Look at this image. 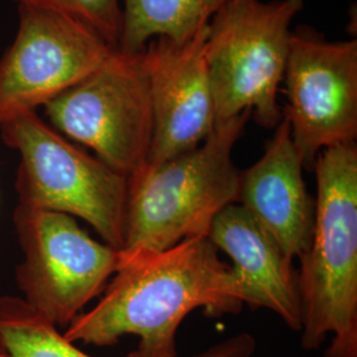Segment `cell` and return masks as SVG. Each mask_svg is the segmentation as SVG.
<instances>
[{"label": "cell", "mask_w": 357, "mask_h": 357, "mask_svg": "<svg viewBox=\"0 0 357 357\" xmlns=\"http://www.w3.org/2000/svg\"><path fill=\"white\" fill-rule=\"evenodd\" d=\"M209 237H195L121 265L101 301L64 332L72 343L109 347L139 337L128 357H178L176 333L197 308L208 318L240 312L237 282Z\"/></svg>", "instance_id": "6da1fadb"}, {"label": "cell", "mask_w": 357, "mask_h": 357, "mask_svg": "<svg viewBox=\"0 0 357 357\" xmlns=\"http://www.w3.org/2000/svg\"><path fill=\"white\" fill-rule=\"evenodd\" d=\"M250 115L246 110L217 125L196 149L128 178L118 268L184 240L208 237L217 215L238 203L241 172L231 155Z\"/></svg>", "instance_id": "7a4b0ae2"}, {"label": "cell", "mask_w": 357, "mask_h": 357, "mask_svg": "<svg viewBox=\"0 0 357 357\" xmlns=\"http://www.w3.org/2000/svg\"><path fill=\"white\" fill-rule=\"evenodd\" d=\"M315 224L298 275L301 344L314 351L332 335L326 357H357V146L319 153Z\"/></svg>", "instance_id": "3957f363"}, {"label": "cell", "mask_w": 357, "mask_h": 357, "mask_svg": "<svg viewBox=\"0 0 357 357\" xmlns=\"http://www.w3.org/2000/svg\"><path fill=\"white\" fill-rule=\"evenodd\" d=\"M1 139L19 156V204L82 218L103 243L121 249L125 241L128 178L100 158L78 149L28 112L0 128Z\"/></svg>", "instance_id": "277c9868"}, {"label": "cell", "mask_w": 357, "mask_h": 357, "mask_svg": "<svg viewBox=\"0 0 357 357\" xmlns=\"http://www.w3.org/2000/svg\"><path fill=\"white\" fill-rule=\"evenodd\" d=\"M303 0H230L211 19L205 57L216 126L250 110L264 128L283 118L278 90Z\"/></svg>", "instance_id": "5b68a950"}, {"label": "cell", "mask_w": 357, "mask_h": 357, "mask_svg": "<svg viewBox=\"0 0 357 357\" xmlns=\"http://www.w3.org/2000/svg\"><path fill=\"white\" fill-rule=\"evenodd\" d=\"M44 109L52 128L128 178L147 166L153 121L144 51L113 48L89 76Z\"/></svg>", "instance_id": "8992f818"}, {"label": "cell", "mask_w": 357, "mask_h": 357, "mask_svg": "<svg viewBox=\"0 0 357 357\" xmlns=\"http://www.w3.org/2000/svg\"><path fill=\"white\" fill-rule=\"evenodd\" d=\"M13 225L24 255L16 268L22 299L57 328L68 327L116 273L119 250L60 212L17 204Z\"/></svg>", "instance_id": "52a82bcc"}, {"label": "cell", "mask_w": 357, "mask_h": 357, "mask_svg": "<svg viewBox=\"0 0 357 357\" xmlns=\"http://www.w3.org/2000/svg\"><path fill=\"white\" fill-rule=\"evenodd\" d=\"M113 47L63 13L17 7V28L0 57V128L38 112L96 70Z\"/></svg>", "instance_id": "ba28073f"}, {"label": "cell", "mask_w": 357, "mask_h": 357, "mask_svg": "<svg viewBox=\"0 0 357 357\" xmlns=\"http://www.w3.org/2000/svg\"><path fill=\"white\" fill-rule=\"evenodd\" d=\"M287 121L303 168L319 153L356 142L357 41H326L293 33L284 72Z\"/></svg>", "instance_id": "9c48e42d"}, {"label": "cell", "mask_w": 357, "mask_h": 357, "mask_svg": "<svg viewBox=\"0 0 357 357\" xmlns=\"http://www.w3.org/2000/svg\"><path fill=\"white\" fill-rule=\"evenodd\" d=\"M206 38L208 26L183 43L153 38L144 50L153 121L146 168L196 149L216 128Z\"/></svg>", "instance_id": "30bf717a"}, {"label": "cell", "mask_w": 357, "mask_h": 357, "mask_svg": "<svg viewBox=\"0 0 357 357\" xmlns=\"http://www.w3.org/2000/svg\"><path fill=\"white\" fill-rule=\"evenodd\" d=\"M238 203L290 261L306 253L317 203L307 191L286 119L275 128L261 159L241 172Z\"/></svg>", "instance_id": "8fae6325"}, {"label": "cell", "mask_w": 357, "mask_h": 357, "mask_svg": "<svg viewBox=\"0 0 357 357\" xmlns=\"http://www.w3.org/2000/svg\"><path fill=\"white\" fill-rule=\"evenodd\" d=\"M208 237L231 258L241 303L270 310L289 328L301 332L302 305L293 261L282 253L243 205L234 203L222 209Z\"/></svg>", "instance_id": "7c38bea8"}, {"label": "cell", "mask_w": 357, "mask_h": 357, "mask_svg": "<svg viewBox=\"0 0 357 357\" xmlns=\"http://www.w3.org/2000/svg\"><path fill=\"white\" fill-rule=\"evenodd\" d=\"M0 340L10 357H94L19 296H0ZM255 348V337L243 332L191 357H252Z\"/></svg>", "instance_id": "4fadbf2b"}, {"label": "cell", "mask_w": 357, "mask_h": 357, "mask_svg": "<svg viewBox=\"0 0 357 357\" xmlns=\"http://www.w3.org/2000/svg\"><path fill=\"white\" fill-rule=\"evenodd\" d=\"M230 0H122L116 48L143 52L153 38L178 43L193 38Z\"/></svg>", "instance_id": "5bb4252c"}, {"label": "cell", "mask_w": 357, "mask_h": 357, "mask_svg": "<svg viewBox=\"0 0 357 357\" xmlns=\"http://www.w3.org/2000/svg\"><path fill=\"white\" fill-rule=\"evenodd\" d=\"M16 6L63 13L89 26L113 48L122 28V0H13Z\"/></svg>", "instance_id": "9a60e30c"}, {"label": "cell", "mask_w": 357, "mask_h": 357, "mask_svg": "<svg viewBox=\"0 0 357 357\" xmlns=\"http://www.w3.org/2000/svg\"><path fill=\"white\" fill-rule=\"evenodd\" d=\"M0 357H10L7 349H6V347L1 343V340H0Z\"/></svg>", "instance_id": "2e32d148"}]
</instances>
